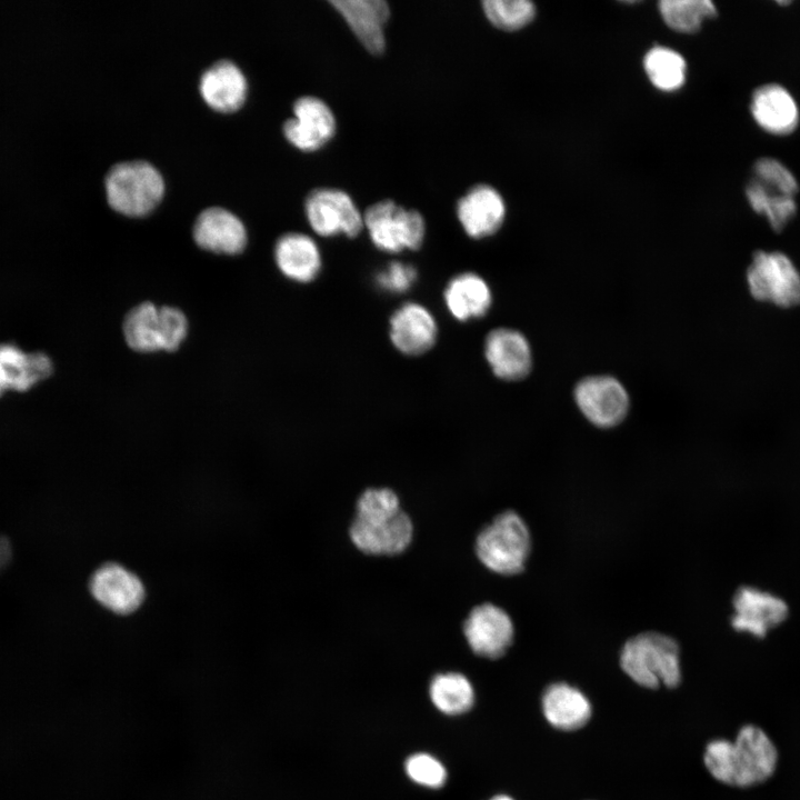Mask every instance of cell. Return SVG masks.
I'll list each match as a JSON object with an SVG mask.
<instances>
[{
	"mask_svg": "<svg viewBox=\"0 0 800 800\" xmlns=\"http://www.w3.org/2000/svg\"><path fill=\"white\" fill-rule=\"evenodd\" d=\"M306 216L310 227L322 237L344 234L357 237L363 228V216L351 197L339 189L313 190L306 200Z\"/></svg>",
	"mask_w": 800,
	"mask_h": 800,
	"instance_id": "9c48e42d",
	"label": "cell"
},
{
	"mask_svg": "<svg viewBox=\"0 0 800 800\" xmlns=\"http://www.w3.org/2000/svg\"><path fill=\"white\" fill-rule=\"evenodd\" d=\"M469 649L478 657L496 660L506 654L514 640L509 613L492 602L473 606L461 626Z\"/></svg>",
	"mask_w": 800,
	"mask_h": 800,
	"instance_id": "ba28073f",
	"label": "cell"
},
{
	"mask_svg": "<svg viewBox=\"0 0 800 800\" xmlns=\"http://www.w3.org/2000/svg\"><path fill=\"white\" fill-rule=\"evenodd\" d=\"M487 19L504 31H514L532 21L534 4L528 0H486L482 2Z\"/></svg>",
	"mask_w": 800,
	"mask_h": 800,
	"instance_id": "f546056e",
	"label": "cell"
},
{
	"mask_svg": "<svg viewBox=\"0 0 800 800\" xmlns=\"http://www.w3.org/2000/svg\"><path fill=\"white\" fill-rule=\"evenodd\" d=\"M196 243L217 253H240L247 243V232L241 220L232 212L212 207L203 210L193 227Z\"/></svg>",
	"mask_w": 800,
	"mask_h": 800,
	"instance_id": "d6986e66",
	"label": "cell"
},
{
	"mask_svg": "<svg viewBox=\"0 0 800 800\" xmlns=\"http://www.w3.org/2000/svg\"><path fill=\"white\" fill-rule=\"evenodd\" d=\"M484 356L492 372L502 380H520L532 367V352L527 338L509 328L494 329L487 336Z\"/></svg>",
	"mask_w": 800,
	"mask_h": 800,
	"instance_id": "2e32d148",
	"label": "cell"
},
{
	"mask_svg": "<svg viewBox=\"0 0 800 800\" xmlns=\"http://www.w3.org/2000/svg\"><path fill=\"white\" fill-rule=\"evenodd\" d=\"M574 400L583 416L601 428L617 426L629 410L627 390L609 376H592L581 380L574 389Z\"/></svg>",
	"mask_w": 800,
	"mask_h": 800,
	"instance_id": "7c38bea8",
	"label": "cell"
},
{
	"mask_svg": "<svg viewBox=\"0 0 800 800\" xmlns=\"http://www.w3.org/2000/svg\"><path fill=\"white\" fill-rule=\"evenodd\" d=\"M437 332V323L431 312L416 302L404 303L390 319L391 342L408 356H419L432 348Z\"/></svg>",
	"mask_w": 800,
	"mask_h": 800,
	"instance_id": "ac0fdd59",
	"label": "cell"
},
{
	"mask_svg": "<svg viewBox=\"0 0 800 800\" xmlns=\"http://www.w3.org/2000/svg\"><path fill=\"white\" fill-rule=\"evenodd\" d=\"M732 607V628L754 638H764L789 616V606L781 597L752 586L737 589Z\"/></svg>",
	"mask_w": 800,
	"mask_h": 800,
	"instance_id": "30bf717a",
	"label": "cell"
},
{
	"mask_svg": "<svg viewBox=\"0 0 800 800\" xmlns=\"http://www.w3.org/2000/svg\"><path fill=\"white\" fill-rule=\"evenodd\" d=\"M444 301L456 319L467 321L484 316L490 309L492 297L488 283L480 276L463 272L448 283Z\"/></svg>",
	"mask_w": 800,
	"mask_h": 800,
	"instance_id": "cb8c5ba5",
	"label": "cell"
},
{
	"mask_svg": "<svg viewBox=\"0 0 800 800\" xmlns=\"http://www.w3.org/2000/svg\"><path fill=\"white\" fill-rule=\"evenodd\" d=\"M89 591L98 604L119 616L136 612L146 598L141 579L117 562H106L93 571Z\"/></svg>",
	"mask_w": 800,
	"mask_h": 800,
	"instance_id": "8fae6325",
	"label": "cell"
},
{
	"mask_svg": "<svg viewBox=\"0 0 800 800\" xmlns=\"http://www.w3.org/2000/svg\"><path fill=\"white\" fill-rule=\"evenodd\" d=\"M643 66L650 81L660 90H677L686 80L684 59L669 48L651 49L644 57Z\"/></svg>",
	"mask_w": 800,
	"mask_h": 800,
	"instance_id": "f1b7e54d",
	"label": "cell"
},
{
	"mask_svg": "<svg viewBox=\"0 0 800 800\" xmlns=\"http://www.w3.org/2000/svg\"><path fill=\"white\" fill-rule=\"evenodd\" d=\"M703 761L710 774L719 782L744 788L761 783L773 774L778 752L761 728L747 724L739 730L733 741H710Z\"/></svg>",
	"mask_w": 800,
	"mask_h": 800,
	"instance_id": "7a4b0ae2",
	"label": "cell"
},
{
	"mask_svg": "<svg viewBox=\"0 0 800 800\" xmlns=\"http://www.w3.org/2000/svg\"><path fill=\"white\" fill-rule=\"evenodd\" d=\"M363 224L374 247L384 252L418 250L424 240L426 222L421 213L389 199L370 206L363 214Z\"/></svg>",
	"mask_w": 800,
	"mask_h": 800,
	"instance_id": "8992f818",
	"label": "cell"
},
{
	"mask_svg": "<svg viewBox=\"0 0 800 800\" xmlns=\"http://www.w3.org/2000/svg\"><path fill=\"white\" fill-rule=\"evenodd\" d=\"M247 88L242 71L229 60H220L208 68L199 83L206 103L220 112L239 109L246 100Z\"/></svg>",
	"mask_w": 800,
	"mask_h": 800,
	"instance_id": "ffe728a7",
	"label": "cell"
},
{
	"mask_svg": "<svg viewBox=\"0 0 800 800\" xmlns=\"http://www.w3.org/2000/svg\"><path fill=\"white\" fill-rule=\"evenodd\" d=\"M749 110L756 124L772 136H789L800 123L798 102L784 86L777 82L758 86L751 93Z\"/></svg>",
	"mask_w": 800,
	"mask_h": 800,
	"instance_id": "5bb4252c",
	"label": "cell"
},
{
	"mask_svg": "<svg viewBox=\"0 0 800 800\" xmlns=\"http://www.w3.org/2000/svg\"><path fill=\"white\" fill-rule=\"evenodd\" d=\"M348 536L352 546L364 556L396 557L411 546L414 523L393 489L369 487L356 500Z\"/></svg>",
	"mask_w": 800,
	"mask_h": 800,
	"instance_id": "6da1fadb",
	"label": "cell"
},
{
	"mask_svg": "<svg viewBox=\"0 0 800 800\" xmlns=\"http://www.w3.org/2000/svg\"><path fill=\"white\" fill-rule=\"evenodd\" d=\"M274 258L280 271L297 282L312 281L321 269V254L317 243L299 232H289L278 239Z\"/></svg>",
	"mask_w": 800,
	"mask_h": 800,
	"instance_id": "603a6c76",
	"label": "cell"
},
{
	"mask_svg": "<svg viewBox=\"0 0 800 800\" xmlns=\"http://www.w3.org/2000/svg\"><path fill=\"white\" fill-rule=\"evenodd\" d=\"M428 692L433 707L446 716H461L474 704L473 684L458 671L436 673L429 682Z\"/></svg>",
	"mask_w": 800,
	"mask_h": 800,
	"instance_id": "d4e9b609",
	"label": "cell"
},
{
	"mask_svg": "<svg viewBox=\"0 0 800 800\" xmlns=\"http://www.w3.org/2000/svg\"><path fill=\"white\" fill-rule=\"evenodd\" d=\"M659 10L671 29L686 33L696 32L706 20L717 16V8L710 0H663Z\"/></svg>",
	"mask_w": 800,
	"mask_h": 800,
	"instance_id": "83f0119b",
	"label": "cell"
},
{
	"mask_svg": "<svg viewBox=\"0 0 800 800\" xmlns=\"http://www.w3.org/2000/svg\"><path fill=\"white\" fill-rule=\"evenodd\" d=\"M489 800H514V799L507 794H497V796L490 798Z\"/></svg>",
	"mask_w": 800,
	"mask_h": 800,
	"instance_id": "e575fe53",
	"label": "cell"
},
{
	"mask_svg": "<svg viewBox=\"0 0 800 800\" xmlns=\"http://www.w3.org/2000/svg\"><path fill=\"white\" fill-rule=\"evenodd\" d=\"M746 199L750 208L766 218L774 231H781L798 211L796 197L788 196L752 178L747 182Z\"/></svg>",
	"mask_w": 800,
	"mask_h": 800,
	"instance_id": "484cf974",
	"label": "cell"
},
{
	"mask_svg": "<svg viewBox=\"0 0 800 800\" xmlns=\"http://www.w3.org/2000/svg\"><path fill=\"white\" fill-rule=\"evenodd\" d=\"M407 777L418 786L439 789L444 786L448 777L444 764L428 752H417L404 761Z\"/></svg>",
	"mask_w": 800,
	"mask_h": 800,
	"instance_id": "1f68e13d",
	"label": "cell"
},
{
	"mask_svg": "<svg viewBox=\"0 0 800 800\" xmlns=\"http://www.w3.org/2000/svg\"><path fill=\"white\" fill-rule=\"evenodd\" d=\"M108 202L116 211L141 217L161 200L164 182L159 171L146 161H126L113 166L106 178Z\"/></svg>",
	"mask_w": 800,
	"mask_h": 800,
	"instance_id": "5b68a950",
	"label": "cell"
},
{
	"mask_svg": "<svg viewBox=\"0 0 800 800\" xmlns=\"http://www.w3.org/2000/svg\"><path fill=\"white\" fill-rule=\"evenodd\" d=\"M751 178L792 197H796L800 189L794 173L773 157L758 158L752 164Z\"/></svg>",
	"mask_w": 800,
	"mask_h": 800,
	"instance_id": "4dcf8cb0",
	"label": "cell"
},
{
	"mask_svg": "<svg viewBox=\"0 0 800 800\" xmlns=\"http://www.w3.org/2000/svg\"><path fill=\"white\" fill-rule=\"evenodd\" d=\"M750 293L759 301L790 308L800 304V272L780 251L754 252L747 270Z\"/></svg>",
	"mask_w": 800,
	"mask_h": 800,
	"instance_id": "52a82bcc",
	"label": "cell"
},
{
	"mask_svg": "<svg viewBox=\"0 0 800 800\" xmlns=\"http://www.w3.org/2000/svg\"><path fill=\"white\" fill-rule=\"evenodd\" d=\"M620 666L636 683L650 689L661 684L674 688L681 679L678 643L654 631L629 639L622 647Z\"/></svg>",
	"mask_w": 800,
	"mask_h": 800,
	"instance_id": "277c9868",
	"label": "cell"
},
{
	"mask_svg": "<svg viewBox=\"0 0 800 800\" xmlns=\"http://www.w3.org/2000/svg\"><path fill=\"white\" fill-rule=\"evenodd\" d=\"M123 334L128 346L139 352L162 350L160 311L152 302H142L126 316Z\"/></svg>",
	"mask_w": 800,
	"mask_h": 800,
	"instance_id": "4316f807",
	"label": "cell"
},
{
	"mask_svg": "<svg viewBox=\"0 0 800 800\" xmlns=\"http://www.w3.org/2000/svg\"><path fill=\"white\" fill-rule=\"evenodd\" d=\"M506 206L500 193L488 184H477L457 202V217L466 233L482 239L496 233L503 223Z\"/></svg>",
	"mask_w": 800,
	"mask_h": 800,
	"instance_id": "9a60e30c",
	"label": "cell"
},
{
	"mask_svg": "<svg viewBox=\"0 0 800 800\" xmlns=\"http://www.w3.org/2000/svg\"><path fill=\"white\" fill-rule=\"evenodd\" d=\"M417 279V270L411 264L390 262L376 276V283L384 291L402 293L410 289Z\"/></svg>",
	"mask_w": 800,
	"mask_h": 800,
	"instance_id": "836d02e7",
	"label": "cell"
},
{
	"mask_svg": "<svg viewBox=\"0 0 800 800\" xmlns=\"http://www.w3.org/2000/svg\"><path fill=\"white\" fill-rule=\"evenodd\" d=\"M293 113L294 118L283 124V134L299 150H319L334 136V114L320 98L300 97L293 104Z\"/></svg>",
	"mask_w": 800,
	"mask_h": 800,
	"instance_id": "4fadbf2b",
	"label": "cell"
},
{
	"mask_svg": "<svg viewBox=\"0 0 800 800\" xmlns=\"http://www.w3.org/2000/svg\"><path fill=\"white\" fill-rule=\"evenodd\" d=\"M473 550L489 571L504 577L519 574L531 550L529 528L516 511H502L476 534Z\"/></svg>",
	"mask_w": 800,
	"mask_h": 800,
	"instance_id": "3957f363",
	"label": "cell"
},
{
	"mask_svg": "<svg viewBox=\"0 0 800 800\" xmlns=\"http://www.w3.org/2000/svg\"><path fill=\"white\" fill-rule=\"evenodd\" d=\"M52 371L50 359L42 353H26L10 344L0 346V394L26 391Z\"/></svg>",
	"mask_w": 800,
	"mask_h": 800,
	"instance_id": "7402d4cb",
	"label": "cell"
},
{
	"mask_svg": "<svg viewBox=\"0 0 800 800\" xmlns=\"http://www.w3.org/2000/svg\"><path fill=\"white\" fill-rule=\"evenodd\" d=\"M161 319L162 350L173 351L179 348L188 331L186 316L177 308H159Z\"/></svg>",
	"mask_w": 800,
	"mask_h": 800,
	"instance_id": "d6a6232c",
	"label": "cell"
},
{
	"mask_svg": "<svg viewBox=\"0 0 800 800\" xmlns=\"http://www.w3.org/2000/svg\"><path fill=\"white\" fill-rule=\"evenodd\" d=\"M330 3L368 52L381 54L384 51V26L390 17L386 1L333 0Z\"/></svg>",
	"mask_w": 800,
	"mask_h": 800,
	"instance_id": "e0dca14e",
	"label": "cell"
},
{
	"mask_svg": "<svg viewBox=\"0 0 800 800\" xmlns=\"http://www.w3.org/2000/svg\"><path fill=\"white\" fill-rule=\"evenodd\" d=\"M542 711L552 727L571 731L583 727L589 721L591 704L583 692L576 687L556 682L543 692Z\"/></svg>",
	"mask_w": 800,
	"mask_h": 800,
	"instance_id": "44dd1931",
	"label": "cell"
}]
</instances>
